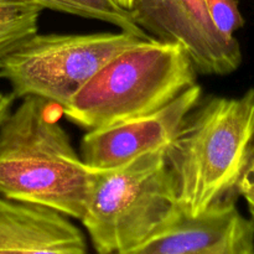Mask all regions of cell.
<instances>
[{"instance_id":"6da1fadb","label":"cell","mask_w":254,"mask_h":254,"mask_svg":"<svg viewBox=\"0 0 254 254\" xmlns=\"http://www.w3.org/2000/svg\"><path fill=\"white\" fill-rule=\"evenodd\" d=\"M165 161L186 217L237 202L254 164V88L240 97H202L165 148Z\"/></svg>"},{"instance_id":"7a4b0ae2","label":"cell","mask_w":254,"mask_h":254,"mask_svg":"<svg viewBox=\"0 0 254 254\" xmlns=\"http://www.w3.org/2000/svg\"><path fill=\"white\" fill-rule=\"evenodd\" d=\"M62 107L26 97L0 127V196L81 220L93 169L61 124Z\"/></svg>"},{"instance_id":"3957f363","label":"cell","mask_w":254,"mask_h":254,"mask_svg":"<svg viewBox=\"0 0 254 254\" xmlns=\"http://www.w3.org/2000/svg\"><path fill=\"white\" fill-rule=\"evenodd\" d=\"M197 83L183 47L140 40L104 64L71 101L64 117L87 131L153 113Z\"/></svg>"},{"instance_id":"277c9868","label":"cell","mask_w":254,"mask_h":254,"mask_svg":"<svg viewBox=\"0 0 254 254\" xmlns=\"http://www.w3.org/2000/svg\"><path fill=\"white\" fill-rule=\"evenodd\" d=\"M183 216L165 148L121 165L93 169L83 216L97 253H124Z\"/></svg>"},{"instance_id":"5b68a950","label":"cell","mask_w":254,"mask_h":254,"mask_svg":"<svg viewBox=\"0 0 254 254\" xmlns=\"http://www.w3.org/2000/svg\"><path fill=\"white\" fill-rule=\"evenodd\" d=\"M140 40L145 39L123 30L37 32L5 59L0 79L10 84L14 98L39 97L64 107L104 64Z\"/></svg>"},{"instance_id":"8992f818","label":"cell","mask_w":254,"mask_h":254,"mask_svg":"<svg viewBox=\"0 0 254 254\" xmlns=\"http://www.w3.org/2000/svg\"><path fill=\"white\" fill-rule=\"evenodd\" d=\"M129 11L150 37L180 45L197 73L226 76L242 64L237 37L216 29L205 0H135Z\"/></svg>"},{"instance_id":"52a82bcc","label":"cell","mask_w":254,"mask_h":254,"mask_svg":"<svg viewBox=\"0 0 254 254\" xmlns=\"http://www.w3.org/2000/svg\"><path fill=\"white\" fill-rule=\"evenodd\" d=\"M201 98L202 88L196 83L153 113L87 131L79 155L89 168L107 169L166 148Z\"/></svg>"},{"instance_id":"ba28073f","label":"cell","mask_w":254,"mask_h":254,"mask_svg":"<svg viewBox=\"0 0 254 254\" xmlns=\"http://www.w3.org/2000/svg\"><path fill=\"white\" fill-rule=\"evenodd\" d=\"M122 254H254V222L236 202L180 218Z\"/></svg>"},{"instance_id":"9c48e42d","label":"cell","mask_w":254,"mask_h":254,"mask_svg":"<svg viewBox=\"0 0 254 254\" xmlns=\"http://www.w3.org/2000/svg\"><path fill=\"white\" fill-rule=\"evenodd\" d=\"M0 254H87V246L67 216L0 196Z\"/></svg>"},{"instance_id":"30bf717a","label":"cell","mask_w":254,"mask_h":254,"mask_svg":"<svg viewBox=\"0 0 254 254\" xmlns=\"http://www.w3.org/2000/svg\"><path fill=\"white\" fill-rule=\"evenodd\" d=\"M17 1L34 5L41 10L49 9L64 14L76 15L84 19L98 20L113 25L119 30L136 35L141 39L150 37L135 24L130 11L119 6L116 0H17Z\"/></svg>"},{"instance_id":"8fae6325","label":"cell","mask_w":254,"mask_h":254,"mask_svg":"<svg viewBox=\"0 0 254 254\" xmlns=\"http://www.w3.org/2000/svg\"><path fill=\"white\" fill-rule=\"evenodd\" d=\"M41 11L17 0H0V67L22 42L37 34Z\"/></svg>"},{"instance_id":"7c38bea8","label":"cell","mask_w":254,"mask_h":254,"mask_svg":"<svg viewBox=\"0 0 254 254\" xmlns=\"http://www.w3.org/2000/svg\"><path fill=\"white\" fill-rule=\"evenodd\" d=\"M206 9L216 29L226 37L233 39L245 25L237 0H205Z\"/></svg>"},{"instance_id":"4fadbf2b","label":"cell","mask_w":254,"mask_h":254,"mask_svg":"<svg viewBox=\"0 0 254 254\" xmlns=\"http://www.w3.org/2000/svg\"><path fill=\"white\" fill-rule=\"evenodd\" d=\"M240 196H242L247 202L248 211H250L251 217L254 222V164L241 183Z\"/></svg>"},{"instance_id":"5bb4252c","label":"cell","mask_w":254,"mask_h":254,"mask_svg":"<svg viewBox=\"0 0 254 254\" xmlns=\"http://www.w3.org/2000/svg\"><path fill=\"white\" fill-rule=\"evenodd\" d=\"M14 96L11 93H2L0 92V127L7 118L10 112L12 111V103H14Z\"/></svg>"},{"instance_id":"9a60e30c","label":"cell","mask_w":254,"mask_h":254,"mask_svg":"<svg viewBox=\"0 0 254 254\" xmlns=\"http://www.w3.org/2000/svg\"><path fill=\"white\" fill-rule=\"evenodd\" d=\"M134 1H135V0H116L117 4L126 10H130L131 6H133Z\"/></svg>"},{"instance_id":"2e32d148","label":"cell","mask_w":254,"mask_h":254,"mask_svg":"<svg viewBox=\"0 0 254 254\" xmlns=\"http://www.w3.org/2000/svg\"><path fill=\"white\" fill-rule=\"evenodd\" d=\"M97 254H101V253H97ZM106 254H119V253H106Z\"/></svg>"}]
</instances>
